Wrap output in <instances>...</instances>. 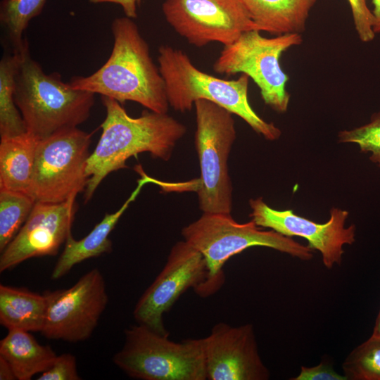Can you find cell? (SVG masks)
Returning a JSON list of instances; mask_svg holds the SVG:
<instances>
[{
    "instance_id": "6da1fadb",
    "label": "cell",
    "mask_w": 380,
    "mask_h": 380,
    "mask_svg": "<svg viewBox=\"0 0 380 380\" xmlns=\"http://www.w3.org/2000/svg\"><path fill=\"white\" fill-rule=\"evenodd\" d=\"M101 101L106 115L101 125L100 139L87 160L85 203L107 175L128 167L126 162L129 158L147 152L153 158L167 161L186 132L185 125L167 113L145 110L133 118L118 101L103 96Z\"/></svg>"
},
{
    "instance_id": "7a4b0ae2",
    "label": "cell",
    "mask_w": 380,
    "mask_h": 380,
    "mask_svg": "<svg viewBox=\"0 0 380 380\" xmlns=\"http://www.w3.org/2000/svg\"><path fill=\"white\" fill-rule=\"evenodd\" d=\"M111 30L113 46L107 61L93 74L73 77L68 83L121 104L134 101L151 111L167 113L170 105L165 82L137 25L127 16L117 18Z\"/></svg>"
},
{
    "instance_id": "3957f363",
    "label": "cell",
    "mask_w": 380,
    "mask_h": 380,
    "mask_svg": "<svg viewBox=\"0 0 380 380\" xmlns=\"http://www.w3.org/2000/svg\"><path fill=\"white\" fill-rule=\"evenodd\" d=\"M94 95L63 82L58 73L46 74L28 48L20 53L15 102L27 132L38 139L84 122L90 116Z\"/></svg>"
},
{
    "instance_id": "277c9868",
    "label": "cell",
    "mask_w": 380,
    "mask_h": 380,
    "mask_svg": "<svg viewBox=\"0 0 380 380\" xmlns=\"http://www.w3.org/2000/svg\"><path fill=\"white\" fill-rule=\"evenodd\" d=\"M158 67L164 80L170 106L184 113L196 101H212L242 118L265 139H278L281 130L261 118L248 101L249 77L241 74L236 80H225L197 68L182 50L168 45L158 49Z\"/></svg>"
},
{
    "instance_id": "5b68a950",
    "label": "cell",
    "mask_w": 380,
    "mask_h": 380,
    "mask_svg": "<svg viewBox=\"0 0 380 380\" xmlns=\"http://www.w3.org/2000/svg\"><path fill=\"white\" fill-rule=\"evenodd\" d=\"M138 324L125 331L113 361L129 376L142 380H206L203 338L175 342Z\"/></svg>"
},
{
    "instance_id": "8992f818",
    "label": "cell",
    "mask_w": 380,
    "mask_h": 380,
    "mask_svg": "<svg viewBox=\"0 0 380 380\" xmlns=\"http://www.w3.org/2000/svg\"><path fill=\"white\" fill-rule=\"evenodd\" d=\"M184 240L200 252L210 276L224 283L223 267L232 256L253 246H264L302 260L312 258V249L274 230H262L252 220L236 222L229 213H203L182 230Z\"/></svg>"
},
{
    "instance_id": "52a82bcc",
    "label": "cell",
    "mask_w": 380,
    "mask_h": 380,
    "mask_svg": "<svg viewBox=\"0 0 380 380\" xmlns=\"http://www.w3.org/2000/svg\"><path fill=\"white\" fill-rule=\"evenodd\" d=\"M196 129L194 144L201 176L196 186L203 213H229L232 186L228 159L236 132L233 113L208 100L194 103Z\"/></svg>"
},
{
    "instance_id": "ba28073f",
    "label": "cell",
    "mask_w": 380,
    "mask_h": 380,
    "mask_svg": "<svg viewBox=\"0 0 380 380\" xmlns=\"http://www.w3.org/2000/svg\"><path fill=\"white\" fill-rule=\"evenodd\" d=\"M260 30L243 33L230 44L224 46L213 68L219 74H245L258 87L264 103L277 113H285L290 94L286 89L288 75L281 68V55L299 45L300 34L265 37Z\"/></svg>"
},
{
    "instance_id": "9c48e42d",
    "label": "cell",
    "mask_w": 380,
    "mask_h": 380,
    "mask_svg": "<svg viewBox=\"0 0 380 380\" xmlns=\"http://www.w3.org/2000/svg\"><path fill=\"white\" fill-rule=\"evenodd\" d=\"M91 135L72 127L39 140L29 191L36 202L61 203L85 190Z\"/></svg>"
},
{
    "instance_id": "30bf717a",
    "label": "cell",
    "mask_w": 380,
    "mask_h": 380,
    "mask_svg": "<svg viewBox=\"0 0 380 380\" xmlns=\"http://www.w3.org/2000/svg\"><path fill=\"white\" fill-rule=\"evenodd\" d=\"M223 284L210 274L203 255L184 240L171 248L167 262L137 303L133 316L139 324L169 335L163 315L187 289L201 297L215 293Z\"/></svg>"
},
{
    "instance_id": "8fae6325",
    "label": "cell",
    "mask_w": 380,
    "mask_h": 380,
    "mask_svg": "<svg viewBox=\"0 0 380 380\" xmlns=\"http://www.w3.org/2000/svg\"><path fill=\"white\" fill-rule=\"evenodd\" d=\"M162 11L174 30L197 47L228 45L247 31H260L242 0H165Z\"/></svg>"
},
{
    "instance_id": "7c38bea8",
    "label": "cell",
    "mask_w": 380,
    "mask_h": 380,
    "mask_svg": "<svg viewBox=\"0 0 380 380\" xmlns=\"http://www.w3.org/2000/svg\"><path fill=\"white\" fill-rule=\"evenodd\" d=\"M44 293L48 307L40 333L48 339L72 343L91 336L108 302L104 277L96 268L68 289Z\"/></svg>"
},
{
    "instance_id": "4fadbf2b",
    "label": "cell",
    "mask_w": 380,
    "mask_h": 380,
    "mask_svg": "<svg viewBox=\"0 0 380 380\" xmlns=\"http://www.w3.org/2000/svg\"><path fill=\"white\" fill-rule=\"evenodd\" d=\"M249 205L251 208L249 216L258 226L286 236L305 239L310 248L321 253L323 264L329 270L334 265H341L343 246L355 241V225L345 227L349 215L347 210L332 208L329 220L320 224L297 215L292 210L271 208L261 197L251 199Z\"/></svg>"
},
{
    "instance_id": "5bb4252c",
    "label": "cell",
    "mask_w": 380,
    "mask_h": 380,
    "mask_svg": "<svg viewBox=\"0 0 380 380\" xmlns=\"http://www.w3.org/2000/svg\"><path fill=\"white\" fill-rule=\"evenodd\" d=\"M76 196L61 203L35 202L19 232L1 252L0 272L32 258L56 255L71 233Z\"/></svg>"
},
{
    "instance_id": "9a60e30c",
    "label": "cell",
    "mask_w": 380,
    "mask_h": 380,
    "mask_svg": "<svg viewBox=\"0 0 380 380\" xmlns=\"http://www.w3.org/2000/svg\"><path fill=\"white\" fill-rule=\"evenodd\" d=\"M207 379L267 380L270 373L258 350L253 326L215 324L203 338Z\"/></svg>"
},
{
    "instance_id": "2e32d148",
    "label": "cell",
    "mask_w": 380,
    "mask_h": 380,
    "mask_svg": "<svg viewBox=\"0 0 380 380\" xmlns=\"http://www.w3.org/2000/svg\"><path fill=\"white\" fill-rule=\"evenodd\" d=\"M135 170L140 173L141 177L138 180L135 189L117 211L106 213L102 220L80 240H75L71 233L68 235L64 249L52 271V279L61 278L75 265L85 260L111 252L112 242L108 238L110 233L129 204L138 196L142 187L150 183L149 176L144 172L141 165L135 166Z\"/></svg>"
},
{
    "instance_id": "e0dca14e",
    "label": "cell",
    "mask_w": 380,
    "mask_h": 380,
    "mask_svg": "<svg viewBox=\"0 0 380 380\" xmlns=\"http://www.w3.org/2000/svg\"><path fill=\"white\" fill-rule=\"evenodd\" d=\"M260 31L277 36L304 32L316 0H242Z\"/></svg>"
},
{
    "instance_id": "ac0fdd59",
    "label": "cell",
    "mask_w": 380,
    "mask_h": 380,
    "mask_svg": "<svg viewBox=\"0 0 380 380\" xmlns=\"http://www.w3.org/2000/svg\"><path fill=\"white\" fill-rule=\"evenodd\" d=\"M39 141L27 132L1 139L0 189L29 195Z\"/></svg>"
},
{
    "instance_id": "d6986e66",
    "label": "cell",
    "mask_w": 380,
    "mask_h": 380,
    "mask_svg": "<svg viewBox=\"0 0 380 380\" xmlns=\"http://www.w3.org/2000/svg\"><path fill=\"white\" fill-rule=\"evenodd\" d=\"M0 356L10 365L18 380H30L47 370L57 355L49 346L40 344L30 331L8 329L0 341Z\"/></svg>"
},
{
    "instance_id": "ffe728a7",
    "label": "cell",
    "mask_w": 380,
    "mask_h": 380,
    "mask_svg": "<svg viewBox=\"0 0 380 380\" xmlns=\"http://www.w3.org/2000/svg\"><path fill=\"white\" fill-rule=\"evenodd\" d=\"M47 307L44 293L39 294L23 288L0 285V323L8 330L41 332Z\"/></svg>"
},
{
    "instance_id": "44dd1931",
    "label": "cell",
    "mask_w": 380,
    "mask_h": 380,
    "mask_svg": "<svg viewBox=\"0 0 380 380\" xmlns=\"http://www.w3.org/2000/svg\"><path fill=\"white\" fill-rule=\"evenodd\" d=\"M20 53L4 55L0 61L1 139L27 132L25 122L15 102V75Z\"/></svg>"
},
{
    "instance_id": "7402d4cb",
    "label": "cell",
    "mask_w": 380,
    "mask_h": 380,
    "mask_svg": "<svg viewBox=\"0 0 380 380\" xmlns=\"http://www.w3.org/2000/svg\"><path fill=\"white\" fill-rule=\"evenodd\" d=\"M46 0H2L0 22L13 53L28 47L24 33L32 19L42 11Z\"/></svg>"
},
{
    "instance_id": "603a6c76",
    "label": "cell",
    "mask_w": 380,
    "mask_h": 380,
    "mask_svg": "<svg viewBox=\"0 0 380 380\" xmlns=\"http://www.w3.org/2000/svg\"><path fill=\"white\" fill-rule=\"evenodd\" d=\"M35 201L28 194L0 189V251L12 241L29 217Z\"/></svg>"
},
{
    "instance_id": "cb8c5ba5",
    "label": "cell",
    "mask_w": 380,
    "mask_h": 380,
    "mask_svg": "<svg viewBox=\"0 0 380 380\" xmlns=\"http://www.w3.org/2000/svg\"><path fill=\"white\" fill-rule=\"evenodd\" d=\"M342 369L347 380H380V335L372 334L354 348Z\"/></svg>"
},
{
    "instance_id": "d4e9b609",
    "label": "cell",
    "mask_w": 380,
    "mask_h": 380,
    "mask_svg": "<svg viewBox=\"0 0 380 380\" xmlns=\"http://www.w3.org/2000/svg\"><path fill=\"white\" fill-rule=\"evenodd\" d=\"M341 143L357 144L361 152L371 153L369 159L380 167V110L374 113L368 123L338 134Z\"/></svg>"
},
{
    "instance_id": "484cf974",
    "label": "cell",
    "mask_w": 380,
    "mask_h": 380,
    "mask_svg": "<svg viewBox=\"0 0 380 380\" xmlns=\"http://www.w3.org/2000/svg\"><path fill=\"white\" fill-rule=\"evenodd\" d=\"M350 4L355 31L364 43L372 42L376 34L373 27L374 18L366 0H347Z\"/></svg>"
},
{
    "instance_id": "4316f807",
    "label": "cell",
    "mask_w": 380,
    "mask_h": 380,
    "mask_svg": "<svg viewBox=\"0 0 380 380\" xmlns=\"http://www.w3.org/2000/svg\"><path fill=\"white\" fill-rule=\"evenodd\" d=\"M75 356L71 353L57 355L51 366L37 380H80Z\"/></svg>"
},
{
    "instance_id": "83f0119b",
    "label": "cell",
    "mask_w": 380,
    "mask_h": 380,
    "mask_svg": "<svg viewBox=\"0 0 380 380\" xmlns=\"http://www.w3.org/2000/svg\"><path fill=\"white\" fill-rule=\"evenodd\" d=\"M291 380H347L344 375L334 371L333 367L327 362L313 367L301 366L298 376Z\"/></svg>"
},
{
    "instance_id": "f1b7e54d",
    "label": "cell",
    "mask_w": 380,
    "mask_h": 380,
    "mask_svg": "<svg viewBox=\"0 0 380 380\" xmlns=\"http://www.w3.org/2000/svg\"><path fill=\"white\" fill-rule=\"evenodd\" d=\"M92 4L111 3L120 5L125 16L130 18H136L137 16V8L141 0H89Z\"/></svg>"
},
{
    "instance_id": "f546056e",
    "label": "cell",
    "mask_w": 380,
    "mask_h": 380,
    "mask_svg": "<svg viewBox=\"0 0 380 380\" xmlns=\"http://www.w3.org/2000/svg\"><path fill=\"white\" fill-rule=\"evenodd\" d=\"M0 379H16L10 365L5 359L0 356Z\"/></svg>"
},
{
    "instance_id": "4dcf8cb0",
    "label": "cell",
    "mask_w": 380,
    "mask_h": 380,
    "mask_svg": "<svg viewBox=\"0 0 380 380\" xmlns=\"http://www.w3.org/2000/svg\"><path fill=\"white\" fill-rule=\"evenodd\" d=\"M374 8L372 13L374 18L373 30L375 34H380V0H372Z\"/></svg>"
},
{
    "instance_id": "1f68e13d",
    "label": "cell",
    "mask_w": 380,
    "mask_h": 380,
    "mask_svg": "<svg viewBox=\"0 0 380 380\" xmlns=\"http://www.w3.org/2000/svg\"><path fill=\"white\" fill-rule=\"evenodd\" d=\"M372 334L380 335V309L375 320Z\"/></svg>"
}]
</instances>
